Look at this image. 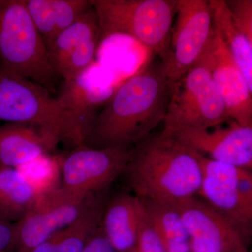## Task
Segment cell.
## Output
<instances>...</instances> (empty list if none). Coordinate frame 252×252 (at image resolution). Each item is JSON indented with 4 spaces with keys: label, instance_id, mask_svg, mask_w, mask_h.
<instances>
[{
    "label": "cell",
    "instance_id": "28",
    "mask_svg": "<svg viewBox=\"0 0 252 252\" xmlns=\"http://www.w3.org/2000/svg\"><path fill=\"white\" fill-rule=\"evenodd\" d=\"M239 252H249L248 249H245V250H243V251H240Z\"/></svg>",
    "mask_w": 252,
    "mask_h": 252
},
{
    "label": "cell",
    "instance_id": "13",
    "mask_svg": "<svg viewBox=\"0 0 252 252\" xmlns=\"http://www.w3.org/2000/svg\"><path fill=\"white\" fill-rule=\"evenodd\" d=\"M168 136L212 160L252 171V127H243L230 119L226 127L185 129Z\"/></svg>",
    "mask_w": 252,
    "mask_h": 252
},
{
    "label": "cell",
    "instance_id": "25",
    "mask_svg": "<svg viewBox=\"0 0 252 252\" xmlns=\"http://www.w3.org/2000/svg\"><path fill=\"white\" fill-rule=\"evenodd\" d=\"M131 252H165L158 237L147 220L144 209L138 236Z\"/></svg>",
    "mask_w": 252,
    "mask_h": 252
},
{
    "label": "cell",
    "instance_id": "23",
    "mask_svg": "<svg viewBox=\"0 0 252 252\" xmlns=\"http://www.w3.org/2000/svg\"><path fill=\"white\" fill-rule=\"evenodd\" d=\"M17 170L40 195L59 188L56 185L60 170L59 157H51L49 154L37 158Z\"/></svg>",
    "mask_w": 252,
    "mask_h": 252
},
{
    "label": "cell",
    "instance_id": "8",
    "mask_svg": "<svg viewBox=\"0 0 252 252\" xmlns=\"http://www.w3.org/2000/svg\"><path fill=\"white\" fill-rule=\"evenodd\" d=\"M170 54L164 66L172 86L177 84L211 45L213 18L209 0H177Z\"/></svg>",
    "mask_w": 252,
    "mask_h": 252
},
{
    "label": "cell",
    "instance_id": "10",
    "mask_svg": "<svg viewBox=\"0 0 252 252\" xmlns=\"http://www.w3.org/2000/svg\"><path fill=\"white\" fill-rule=\"evenodd\" d=\"M91 195L76 196L60 187L42 194L18 221L14 223L16 252H29L79 218Z\"/></svg>",
    "mask_w": 252,
    "mask_h": 252
},
{
    "label": "cell",
    "instance_id": "18",
    "mask_svg": "<svg viewBox=\"0 0 252 252\" xmlns=\"http://www.w3.org/2000/svg\"><path fill=\"white\" fill-rule=\"evenodd\" d=\"M108 199V190L93 194L75 221L29 252H82L88 240L100 227Z\"/></svg>",
    "mask_w": 252,
    "mask_h": 252
},
{
    "label": "cell",
    "instance_id": "26",
    "mask_svg": "<svg viewBox=\"0 0 252 252\" xmlns=\"http://www.w3.org/2000/svg\"><path fill=\"white\" fill-rule=\"evenodd\" d=\"M17 238L14 223L0 218V252H16Z\"/></svg>",
    "mask_w": 252,
    "mask_h": 252
},
{
    "label": "cell",
    "instance_id": "14",
    "mask_svg": "<svg viewBox=\"0 0 252 252\" xmlns=\"http://www.w3.org/2000/svg\"><path fill=\"white\" fill-rule=\"evenodd\" d=\"M94 63L77 77L63 81L56 99L67 114L77 146L84 145L99 112L117 87L95 81Z\"/></svg>",
    "mask_w": 252,
    "mask_h": 252
},
{
    "label": "cell",
    "instance_id": "27",
    "mask_svg": "<svg viewBox=\"0 0 252 252\" xmlns=\"http://www.w3.org/2000/svg\"><path fill=\"white\" fill-rule=\"evenodd\" d=\"M82 252H117L106 238L102 228L94 233L88 240Z\"/></svg>",
    "mask_w": 252,
    "mask_h": 252
},
{
    "label": "cell",
    "instance_id": "22",
    "mask_svg": "<svg viewBox=\"0 0 252 252\" xmlns=\"http://www.w3.org/2000/svg\"><path fill=\"white\" fill-rule=\"evenodd\" d=\"M213 25L228 46L232 57L252 91V42L233 21L225 0H209Z\"/></svg>",
    "mask_w": 252,
    "mask_h": 252
},
{
    "label": "cell",
    "instance_id": "3",
    "mask_svg": "<svg viewBox=\"0 0 252 252\" xmlns=\"http://www.w3.org/2000/svg\"><path fill=\"white\" fill-rule=\"evenodd\" d=\"M98 18L100 41L130 36L164 64L170 54L177 0H90Z\"/></svg>",
    "mask_w": 252,
    "mask_h": 252
},
{
    "label": "cell",
    "instance_id": "1",
    "mask_svg": "<svg viewBox=\"0 0 252 252\" xmlns=\"http://www.w3.org/2000/svg\"><path fill=\"white\" fill-rule=\"evenodd\" d=\"M154 56L117 87L99 112L84 145L131 149L164 122L173 86L163 63Z\"/></svg>",
    "mask_w": 252,
    "mask_h": 252
},
{
    "label": "cell",
    "instance_id": "17",
    "mask_svg": "<svg viewBox=\"0 0 252 252\" xmlns=\"http://www.w3.org/2000/svg\"><path fill=\"white\" fill-rule=\"evenodd\" d=\"M143 207L130 193H120L109 198L101 228L117 252H131L138 236Z\"/></svg>",
    "mask_w": 252,
    "mask_h": 252
},
{
    "label": "cell",
    "instance_id": "15",
    "mask_svg": "<svg viewBox=\"0 0 252 252\" xmlns=\"http://www.w3.org/2000/svg\"><path fill=\"white\" fill-rule=\"evenodd\" d=\"M212 51V78L228 117L243 127H252V91L215 26Z\"/></svg>",
    "mask_w": 252,
    "mask_h": 252
},
{
    "label": "cell",
    "instance_id": "7",
    "mask_svg": "<svg viewBox=\"0 0 252 252\" xmlns=\"http://www.w3.org/2000/svg\"><path fill=\"white\" fill-rule=\"evenodd\" d=\"M195 154L203 175L197 195L229 220L248 242L252 229V171Z\"/></svg>",
    "mask_w": 252,
    "mask_h": 252
},
{
    "label": "cell",
    "instance_id": "20",
    "mask_svg": "<svg viewBox=\"0 0 252 252\" xmlns=\"http://www.w3.org/2000/svg\"><path fill=\"white\" fill-rule=\"evenodd\" d=\"M140 200L145 216L165 252H190L188 233L177 205Z\"/></svg>",
    "mask_w": 252,
    "mask_h": 252
},
{
    "label": "cell",
    "instance_id": "6",
    "mask_svg": "<svg viewBox=\"0 0 252 252\" xmlns=\"http://www.w3.org/2000/svg\"><path fill=\"white\" fill-rule=\"evenodd\" d=\"M0 121L36 126L54 139L77 147L70 121L44 86L0 67Z\"/></svg>",
    "mask_w": 252,
    "mask_h": 252
},
{
    "label": "cell",
    "instance_id": "24",
    "mask_svg": "<svg viewBox=\"0 0 252 252\" xmlns=\"http://www.w3.org/2000/svg\"><path fill=\"white\" fill-rule=\"evenodd\" d=\"M225 1L239 30L252 42V0H227Z\"/></svg>",
    "mask_w": 252,
    "mask_h": 252
},
{
    "label": "cell",
    "instance_id": "5",
    "mask_svg": "<svg viewBox=\"0 0 252 252\" xmlns=\"http://www.w3.org/2000/svg\"><path fill=\"white\" fill-rule=\"evenodd\" d=\"M0 59L11 72L54 91L59 77L23 0H0Z\"/></svg>",
    "mask_w": 252,
    "mask_h": 252
},
{
    "label": "cell",
    "instance_id": "12",
    "mask_svg": "<svg viewBox=\"0 0 252 252\" xmlns=\"http://www.w3.org/2000/svg\"><path fill=\"white\" fill-rule=\"evenodd\" d=\"M100 41L98 18L91 4L46 47L58 77L69 80L91 67Z\"/></svg>",
    "mask_w": 252,
    "mask_h": 252
},
{
    "label": "cell",
    "instance_id": "2",
    "mask_svg": "<svg viewBox=\"0 0 252 252\" xmlns=\"http://www.w3.org/2000/svg\"><path fill=\"white\" fill-rule=\"evenodd\" d=\"M122 175L137 198L173 205L197 196L203 179L195 152L161 133L134 147Z\"/></svg>",
    "mask_w": 252,
    "mask_h": 252
},
{
    "label": "cell",
    "instance_id": "21",
    "mask_svg": "<svg viewBox=\"0 0 252 252\" xmlns=\"http://www.w3.org/2000/svg\"><path fill=\"white\" fill-rule=\"evenodd\" d=\"M40 195L17 169L0 167V218L16 223Z\"/></svg>",
    "mask_w": 252,
    "mask_h": 252
},
{
    "label": "cell",
    "instance_id": "16",
    "mask_svg": "<svg viewBox=\"0 0 252 252\" xmlns=\"http://www.w3.org/2000/svg\"><path fill=\"white\" fill-rule=\"evenodd\" d=\"M59 143L36 126L7 122L0 126V167L18 169L49 154Z\"/></svg>",
    "mask_w": 252,
    "mask_h": 252
},
{
    "label": "cell",
    "instance_id": "19",
    "mask_svg": "<svg viewBox=\"0 0 252 252\" xmlns=\"http://www.w3.org/2000/svg\"><path fill=\"white\" fill-rule=\"evenodd\" d=\"M46 46L91 7L90 0H23Z\"/></svg>",
    "mask_w": 252,
    "mask_h": 252
},
{
    "label": "cell",
    "instance_id": "9",
    "mask_svg": "<svg viewBox=\"0 0 252 252\" xmlns=\"http://www.w3.org/2000/svg\"><path fill=\"white\" fill-rule=\"evenodd\" d=\"M132 150L95 149L85 145L75 147L65 157H59L60 188L80 197L107 190L122 175Z\"/></svg>",
    "mask_w": 252,
    "mask_h": 252
},
{
    "label": "cell",
    "instance_id": "11",
    "mask_svg": "<svg viewBox=\"0 0 252 252\" xmlns=\"http://www.w3.org/2000/svg\"><path fill=\"white\" fill-rule=\"evenodd\" d=\"M188 233L190 252H239L248 242L238 228L198 196L177 205Z\"/></svg>",
    "mask_w": 252,
    "mask_h": 252
},
{
    "label": "cell",
    "instance_id": "4",
    "mask_svg": "<svg viewBox=\"0 0 252 252\" xmlns=\"http://www.w3.org/2000/svg\"><path fill=\"white\" fill-rule=\"evenodd\" d=\"M212 45L172 88L161 134L185 129L208 130L228 122L221 96L212 78Z\"/></svg>",
    "mask_w": 252,
    "mask_h": 252
}]
</instances>
